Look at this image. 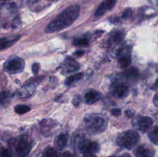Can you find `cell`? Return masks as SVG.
<instances>
[{
    "instance_id": "f1b7e54d",
    "label": "cell",
    "mask_w": 158,
    "mask_h": 157,
    "mask_svg": "<svg viewBox=\"0 0 158 157\" xmlns=\"http://www.w3.org/2000/svg\"><path fill=\"white\" fill-rule=\"evenodd\" d=\"M154 106L158 107V92L155 94V95L154 97Z\"/></svg>"
},
{
    "instance_id": "8992f818",
    "label": "cell",
    "mask_w": 158,
    "mask_h": 157,
    "mask_svg": "<svg viewBox=\"0 0 158 157\" xmlns=\"http://www.w3.org/2000/svg\"><path fill=\"white\" fill-rule=\"evenodd\" d=\"M32 146L26 136H21L16 143V154L19 157H26L30 152Z\"/></svg>"
},
{
    "instance_id": "8d00e7d4",
    "label": "cell",
    "mask_w": 158,
    "mask_h": 157,
    "mask_svg": "<svg viewBox=\"0 0 158 157\" xmlns=\"http://www.w3.org/2000/svg\"><path fill=\"white\" fill-rule=\"evenodd\" d=\"M157 3H158V0H157Z\"/></svg>"
},
{
    "instance_id": "4fadbf2b",
    "label": "cell",
    "mask_w": 158,
    "mask_h": 157,
    "mask_svg": "<svg viewBox=\"0 0 158 157\" xmlns=\"http://www.w3.org/2000/svg\"><path fill=\"white\" fill-rule=\"evenodd\" d=\"M19 37H15L12 38H0V50L7 49L10 47L12 45L15 44L19 40Z\"/></svg>"
},
{
    "instance_id": "30bf717a",
    "label": "cell",
    "mask_w": 158,
    "mask_h": 157,
    "mask_svg": "<svg viewBox=\"0 0 158 157\" xmlns=\"http://www.w3.org/2000/svg\"><path fill=\"white\" fill-rule=\"evenodd\" d=\"M136 157H154V151L147 145H142L137 147L135 151Z\"/></svg>"
},
{
    "instance_id": "ffe728a7",
    "label": "cell",
    "mask_w": 158,
    "mask_h": 157,
    "mask_svg": "<svg viewBox=\"0 0 158 157\" xmlns=\"http://www.w3.org/2000/svg\"><path fill=\"white\" fill-rule=\"evenodd\" d=\"M110 38L113 42H118L123 38V34L119 31H114L110 34Z\"/></svg>"
},
{
    "instance_id": "52a82bcc",
    "label": "cell",
    "mask_w": 158,
    "mask_h": 157,
    "mask_svg": "<svg viewBox=\"0 0 158 157\" xmlns=\"http://www.w3.org/2000/svg\"><path fill=\"white\" fill-rule=\"evenodd\" d=\"M153 123L152 119L148 116H139L137 119L138 129L143 132L149 131L152 127Z\"/></svg>"
},
{
    "instance_id": "4316f807",
    "label": "cell",
    "mask_w": 158,
    "mask_h": 157,
    "mask_svg": "<svg viewBox=\"0 0 158 157\" xmlns=\"http://www.w3.org/2000/svg\"><path fill=\"white\" fill-rule=\"evenodd\" d=\"M40 64H38V63H34V64L32 65V70L34 74H38L39 71H40Z\"/></svg>"
},
{
    "instance_id": "8fae6325",
    "label": "cell",
    "mask_w": 158,
    "mask_h": 157,
    "mask_svg": "<svg viewBox=\"0 0 158 157\" xmlns=\"http://www.w3.org/2000/svg\"><path fill=\"white\" fill-rule=\"evenodd\" d=\"M85 102L87 104H94L99 101L100 99V95L94 90H90L85 94Z\"/></svg>"
},
{
    "instance_id": "2e32d148",
    "label": "cell",
    "mask_w": 158,
    "mask_h": 157,
    "mask_svg": "<svg viewBox=\"0 0 158 157\" xmlns=\"http://www.w3.org/2000/svg\"><path fill=\"white\" fill-rule=\"evenodd\" d=\"M139 75V71L137 68H131V69H127L125 71L124 76L126 78H130V79H133V78H136Z\"/></svg>"
},
{
    "instance_id": "5bb4252c",
    "label": "cell",
    "mask_w": 158,
    "mask_h": 157,
    "mask_svg": "<svg viewBox=\"0 0 158 157\" xmlns=\"http://www.w3.org/2000/svg\"><path fill=\"white\" fill-rule=\"evenodd\" d=\"M128 93V88L124 85H120L115 89L114 94L118 98H125Z\"/></svg>"
},
{
    "instance_id": "484cf974",
    "label": "cell",
    "mask_w": 158,
    "mask_h": 157,
    "mask_svg": "<svg viewBox=\"0 0 158 157\" xmlns=\"http://www.w3.org/2000/svg\"><path fill=\"white\" fill-rule=\"evenodd\" d=\"M132 15V11L131 9H127L124 11V12L123 13V18H128L131 16Z\"/></svg>"
},
{
    "instance_id": "6da1fadb",
    "label": "cell",
    "mask_w": 158,
    "mask_h": 157,
    "mask_svg": "<svg viewBox=\"0 0 158 157\" xmlns=\"http://www.w3.org/2000/svg\"><path fill=\"white\" fill-rule=\"evenodd\" d=\"M80 6L73 5L65 9L55 19L52 20L45 29L46 33H53L70 26L80 15Z\"/></svg>"
},
{
    "instance_id": "3957f363",
    "label": "cell",
    "mask_w": 158,
    "mask_h": 157,
    "mask_svg": "<svg viewBox=\"0 0 158 157\" xmlns=\"http://www.w3.org/2000/svg\"><path fill=\"white\" fill-rule=\"evenodd\" d=\"M87 129L94 133H100L106 129L107 123L103 117L98 115H89L84 119Z\"/></svg>"
},
{
    "instance_id": "44dd1931",
    "label": "cell",
    "mask_w": 158,
    "mask_h": 157,
    "mask_svg": "<svg viewBox=\"0 0 158 157\" xmlns=\"http://www.w3.org/2000/svg\"><path fill=\"white\" fill-rule=\"evenodd\" d=\"M73 44L77 46H86L89 44V41L86 38H78L74 40Z\"/></svg>"
},
{
    "instance_id": "e575fe53",
    "label": "cell",
    "mask_w": 158,
    "mask_h": 157,
    "mask_svg": "<svg viewBox=\"0 0 158 157\" xmlns=\"http://www.w3.org/2000/svg\"><path fill=\"white\" fill-rule=\"evenodd\" d=\"M154 86H155V87L157 88V89H158V78L157 79V81H156L155 85H154Z\"/></svg>"
},
{
    "instance_id": "7402d4cb",
    "label": "cell",
    "mask_w": 158,
    "mask_h": 157,
    "mask_svg": "<svg viewBox=\"0 0 158 157\" xmlns=\"http://www.w3.org/2000/svg\"><path fill=\"white\" fill-rule=\"evenodd\" d=\"M119 63H120V65L122 67H127V66H129L131 63V58L128 56L121 57V58H120V59H119Z\"/></svg>"
},
{
    "instance_id": "9c48e42d",
    "label": "cell",
    "mask_w": 158,
    "mask_h": 157,
    "mask_svg": "<svg viewBox=\"0 0 158 157\" xmlns=\"http://www.w3.org/2000/svg\"><path fill=\"white\" fill-rule=\"evenodd\" d=\"M80 68L78 63L73 59V58H70V57H67V58L65 59L64 62H63V66H62V69L64 72L66 73H69V72H73L77 71V69Z\"/></svg>"
},
{
    "instance_id": "f546056e",
    "label": "cell",
    "mask_w": 158,
    "mask_h": 157,
    "mask_svg": "<svg viewBox=\"0 0 158 157\" xmlns=\"http://www.w3.org/2000/svg\"><path fill=\"white\" fill-rule=\"evenodd\" d=\"M79 97L78 96L75 97V98H74V99L73 100V103L76 106H78V104H80V103H80V98H79Z\"/></svg>"
},
{
    "instance_id": "836d02e7",
    "label": "cell",
    "mask_w": 158,
    "mask_h": 157,
    "mask_svg": "<svg viewBox=\"0 0 158 157\" xmlns=\"http://www.w3.org/2000/svg\"><path fill=\"white\" fill-rule=\"evenodd\" d=\"M110 157H115V156H110ZM119 157H131V156L129 155V154H123V155H120V156Z\"/></svg>"
},
{
    "instance_id": "cb8c5ba5",
    "label": "cell",
    "mask_w": 158,
    "mask_h": 157,
    "mask_svg": "<svg viewBox=\"0 0 158 157\" xmlns=\"http://www.w3.org/2000/svg\"><path fill=\"white\" fill-rule=\"evenodd\" d=\"M0 157H12V153L8 149L2 148L0 149Z\"/></svg>"
},
{
    "instance_id": "4dcf8cb0",
    "label": "cell",
    "mask_w": 158,
    "mask_h": 157,
    "mask_svg": "<svg viewBox=\"0 0 158 157\" xmlns=\"http://www.w3.org/2000/svg\"><path fill=\"white\" fill-rule=\"evenodd\" d=\"M110 22H112L113 23H117L118 22H120V19H119L118 17L114 16L113 18H110Z\"/></svg>"
},
{
    "instance_id": "9a60e30c",
    "label": "cell",
    "mask_w": 158,
    "mask_h": 157,
    "mask_svg": "<svg viewBox=\"0 0 158 157\" xmlns=\"http://www.w3.org/2000/svg\"><path fill=\"white\" fill-rule=\"evenodd\" d=\"M150 140L154 144L158 145V126H154L148 134Z\"/></svg>"
},
{
    "instance_id": "277c9868",
    "label": "cell",
    "mask_w": 158,
    "mask_h": 157,
    "mask_svg": "<svg viewBox=\"0 0 158 157\" xmlns=\"http://www.w3.org/2000/svg\"><path fill=\"white\" fill-rule=\"evenodd\" d=\"M80 141H77V149L82 152L86 155H93L95 152H97L100 149L99 145L95 142H89L86 139H80Z\"/></svg>"
},
{
    "instance_id": "e0dca14e",
    "label": "cell",
    "mask_w": 158,
    "mask_h": 157,
    "mask_svg": "<svg viewBox=\"0 0 158 157\" xmlns=\"http://www.w3.org/2000/svg\"><path fill=\"white\" fill-rule=\"evenodd\" d=\"M83 73L74 74V75L68 77V78H66L65 83H66V85H67V86H69V85L73 84V83H76L77 81H79V80H80L81 78H83Z\"/></svg>"
},
{
    "instance_id": "1f68e13d",
    "label": "cell",
    "mask_w": 158,
    "mask_h": 157,
    "mask_svg": "<svg viewBox=\"0 0 158 157\" xmlns=\"http://www.w3.org/2000/svg\"><path fill=\"white\" fill-rule=\"evenodd\" d=\"M75 54L76 55H77V56H81V55H83V54H84V52L83 51H77V52H75Z\"/></svg>"
},
{
    "instance_id": "603a6c76",
    "label": "cell",
    "mask_w": 158,
    "mask_h": 157,
    "mask_svg": "<svg viewBox=\"0 0 158 157\" xmlns=\"http://www.w3.org/2000/svg\"><path fill=\"white\" fill-rule=\"evenodd\" d=\"M10 95L6 92H0V104H4L9 101Z\"/></svg>"
},
{
    "instance_id": "d6a6232c",
    "label": "cell",
    "mask_w": 158,
    "mask_h": 157,
    "mask_svg": "<svg viewBox=\"0 0 158 157\" xmlns=\"http://www.w3.org/2000/svg\"><path fill=\"white\" fill-rule=\"evenodd\" d=\"M64 157H73V156L69 152H66V153L64 154Z\"/></svg>"
},
{
    "instance_id": "d590c367",
    "label": "cell",
    "mask_w": 158,
    "mask_h": 157,
    "mask_svg": "<svg viewBox=\"0 0 158 157\" xmlns=\"http://www.w3.org/2000/svg\"><path fill=\"white\" fill-rule=\"evenodd\" d=\"M86 157H96V156L94 155H86Z\"/></svg>"
},
{
    "instance_id": "83f0119b",
    "label": "cell",
    "mask_w": 158,
    "mask_h": 157,
    "mask_svg": "<svg viewBox=\"0 0 158 157\" xmlns=\"http://www.w3.org/2000/svg\"><path fill=\"white\" fill-rule=\"evenodd\" d=\"M110 112L113 115H115V116H118V115H120V113H121L120 109H113Z\"/></svg>"
},
{
    "instance_id": "7a4b0ae2",
    "label": "cell",
    "mask_w": 158,
    "mask_h": 157,
    "mask_svg": "<svg viewBox=\"0 0 158 157\" xmlns=\"http://www.w3.org/2000/svg\"><path fill=\"white\" fill-rule=\"evenodd\" d=\"M139 134L134 130H128L121 132L117 137V143L120 147L131 149L138 143Z\"/></svg>"
},
{
    "instance_id": "d6986e66",
    "label": "cell",
    "mask_w": 158,
    "mask_h": 157,
    "mask_svg": "<svg viewBox=\"0 0 158 157\" xmlns=\"http://www.w3.org/2000/svg\"><path fill=\"white\" fill-rule=\"evenodd\" d=\"M30 110V107L26 105H19L15 107V111L19 115H23Z\"/></svg>"
},
{
    "instance_id": "ba28073f",
    "label": "cell",
    "mask_w": 158,
    "mask_h": 157,
    "mask_svg": "<svg viewBox=\"0 0 158 157\" xmlns=\"http://www.w3.org/2000/svg\"><path fill=\"white\" fill-rule=\"evenodd\" d=\"M116 2L117 0H106L103 3H101L95 12V16L100 17L104 15L107 11L110 10L114 7Z\"/></svg>"
},
{
    "instance_id": "5b68a950",
    "label": "cell",
    "mask_w": 158,
    "mask_h": 157,
    "mask_svg": "<svg viewBox=\"0 0 158 157\" xmlns=\"http://www.w3.org/2000/svg\"><path fill=\"white\" fill-rule=\"evenodd\" d=\"M24 60L21 58H14L5 63V70L10 73H18L24 69Z\"/></svg>"
},
{
    "instance_id": "7c38bea8",
    "label": "cell",
    "mask_w": 158,
    "mask_h": 157,
    "mask_svg": "<svg viewBox=\"0 0 158 157\" xmlns=\"http://www.w3.org/2000/svg\"><path fill=\"white\" fill-rule=\"evenodd\" d=\"M68 139H69V135L67 133L60 134L56 137L55 141V144L56 147L60 149H63L66 147L67 144Z\"/></svg>"
},
{
    "instance_id": "ac0fdd59",
    "label": "cell",
    "mask_w": 158,
    "mask_h": 157,
    "mask_svg": "<svg viewBox=\"0 0 158 157\" xmlns=\"http://www.w3.org/2000/svg\"><path fill=\"white\" fill-rule=\"evenodd\" d=\"M43 157H58V153L53 148L47 147L43 151Z\"/></svg>"
},
{
    "instance_id": "d4e9b609",
    "label": "cell",
    "mask_w": 158,
    "mask_h": 157,
    "mask_svg": "<svg viewBox=\"0 0 158 157\" xmlns=\"http://www.w3.org/2000/svg\"><path fill=\"white\" fill-rule=\"evenodd\" d=\"M33 88L28 87L27 89H25V91H21V95L24 98V96H29L31 95V92H33Z\"/></svg>"
}]
</instances>
